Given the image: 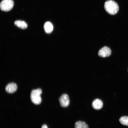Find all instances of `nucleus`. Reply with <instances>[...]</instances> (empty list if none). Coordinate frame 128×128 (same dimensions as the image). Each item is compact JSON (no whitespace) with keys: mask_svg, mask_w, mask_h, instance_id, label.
Here are the masks:
<instances>
[{"mask_svg":"<svg viewBox=\"0 0 128 128\" xmlns=\"http://www.w3.org/2000/svg\"><path fill=\"white\" fill-rule=\"evenodd\" d=\"M104 8L106 11L112 15L116 14L119 10V7L117 4L112 0L106 1L105 3Z\"/></svg>","mask_w":128,"mask_h":128,"instance_id":"1","label":"nucleus"},{"mask_svg":"<svg viewBox=\"0 0 128 128\" xmlns=\"http://www.w3.org/2000/svg\"><path fill=\"white\" fill-rule=\"evenodd\" d=\"M42 90L40 88L33 90L32 91L30 95V98L32 102L36 105L40 104L41 102V95Z\"/></svg>","mask_w":128,"mask_h":128,"instance_id":"2","label":"nucleus"},{"mask_svg":"<svg viewBox=\"0 0 128 128\" xmlns=\"http://www.w3.org/2000/svg\"><path fill=\"white\" fill-rule=\"evenodd\" d=\"M14 5L12 0H3L0 3V9L2 11H8L12 9Z\"/></svg>","mask_w":128,"mask_h":128,"instance_id":"3","label":"nucleus"},{"mask_svg":"<svg viewBox=\"0 0 128 128\" xmlns=\"http://www.w3.org/2000/svg\"><path fill=\"white\" fill-rule=\"evenodd\" d=\"M111 54V50L110 48L107 46H104L99 51L98 55L100 57L105 58L110 56Z\"/></svg>","mask_w":128,"mask_h":128,"instance_id":"4","label":"nucleus"},{"mask_svg":"<svg viewBox=\"0 0 128 128\" xmlns=\"http://www.w3.org/2000/svg\"><path fill=\"white\" fill-rule=\"evenodd\" d=\"M60 106L63 107H66L69 105L70 101L69 97L66 94H62L59 99Z\"/></svg>","mask_w":128,"mask_h":128,"instance_id":"5","label":"nucleus"},{"mask_svg":"<svg viewBox=\"0 0 128 128\" xmlns=\"http://www.w3.org/2000/svg\"><path fill=\"white\" fill-rule=\"evenodd\" d=\"M17 89V86L16 84L11 83L8 84L5 87V90L9 93H13L15 92Z\"/></svg>","mask_w":128,"mask_h":128,"instance_id":"6","label":"nucleus"},{"mask_svg":"<svg viewBox=\"0 0 128 128\" xmlns=\"http://www.w3.org/2000/svg\"><path fill=\"white\" fill-rule=\"evenodd\" d=\"M92 105L93 108L95 109L99 110L103 107V103L101 100L97 99L93 101Z\"/></svg>","mask_w":128,"mask_h":128,"instance_id":"7","label":"nucleus"},{"mask_svg":"<svg viewBox=\"0 0 128 128\" xmlns=\"http://www.w3.org/2000/svg\"><path fill=\"white\" fill-rule=\"evenodd\" d=\"M44 27L45 32L47 33H51L53 30V25L52 23L49 22H46L44 24Z\"/></svg>","mask_w":128,"mask_h":128,"instance_id":"8","label":"nucleus"},{"mask_svg":"<svg viewBox=\"0 0 128 128\" xmlns=\"http://www.w3.org/2000/svg\"><path fill=\"white\" fill-rule=\"evenodd\" d=\"M14 24L17 27L23 29H26L27 27V24L26 23L21 20L16 21L14 22Z\"/></svg>","mask_w":128,"mask_h":128,"instance_id":"9","label":"nucleus"},{"mask_svg":"<svg viewBox=\"0 0 128 128\" xmlns=\"http://www.w3.org/2000/svg\"><path fill=\"white\" fill-rule=\"evenodd\" d=\"M75 128H89L88 125L85 122L81 121L76 122L75 124Z\"/></svg>","mask_w":128,"mask_h":128,"instance_id":"10","label":"nucleus"},{"mask_svg":"<svg viewBox=\"0 0 128 128\" xmlns=\"http://www.w3.org/2000/svg\"><path fill=\"white\" fill-rule=\"evenodd\" d=\"M119 121L122 124L128 126V117L124 116L121 117L119 119Z\"/></svg>","mask_w":128,"mask_h":128,"instance_id":"11","label":"nucleus"},{"mask_svg":"<svg viewBox=\"0 0 128 128\" xmlns=\"http://www.w3.org/2000/svg\"><path fill=\"white\" fill-rule=\"evenodd\" d=\"M41 128H48V127L46 125L44 124L42 126Z\"/></svg>","mask_w":128,"mask_h":128,"instance_id":"12","label":"nucleus"},{"mask_svg":"<svg viewBox=\"0 0 128 128\" xmlns=\"http://www.w3.org/2000/svg\"></svg>","mask_w":128,"mask_h":128,"instance_id":"13","label":"nucleus"}]
</instances>
